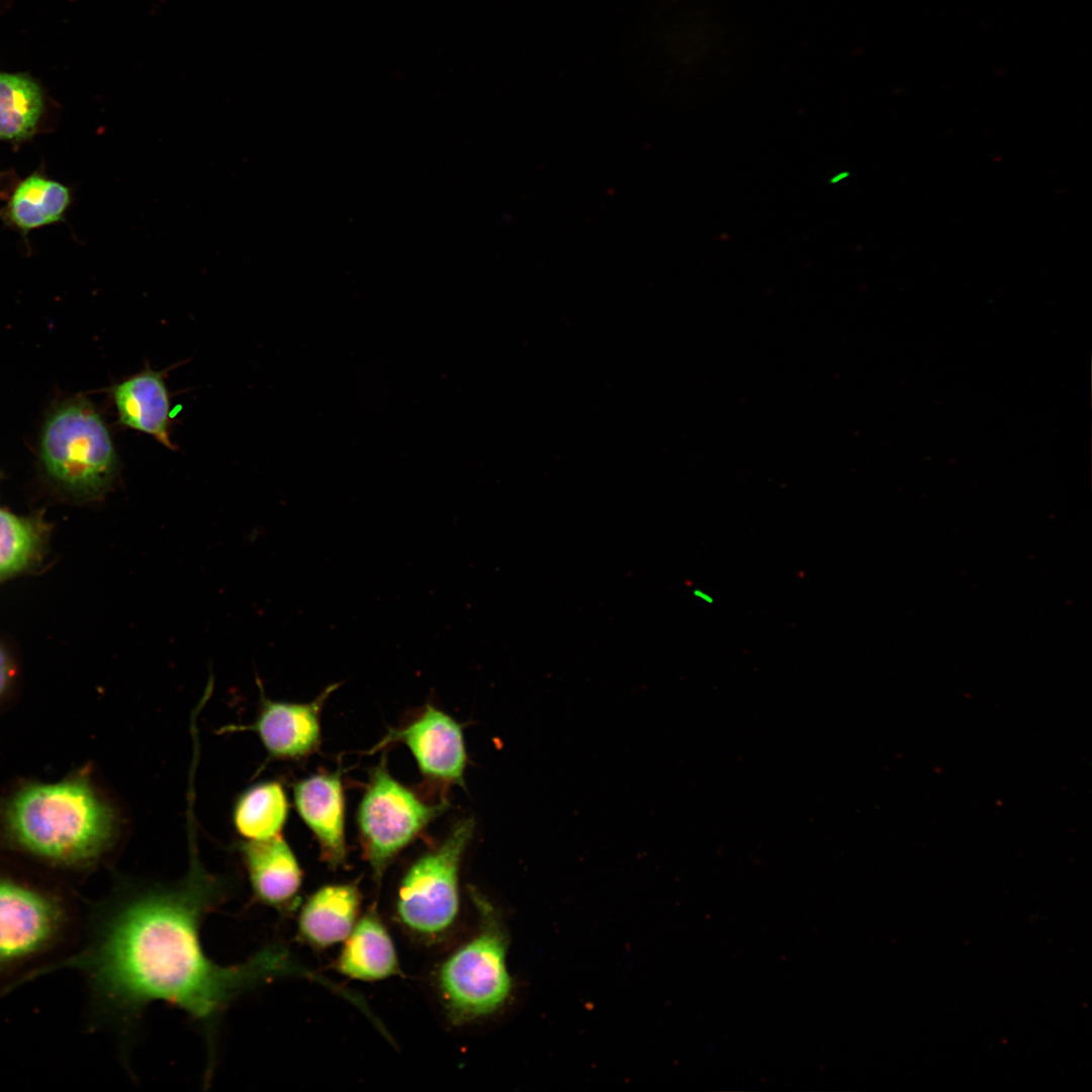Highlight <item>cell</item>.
Instances as JSON below:
<instances>
[{
  "label": "cell",
  "mask_w": 1092,
  "mask_h": 1092,
  "mask_svg": "<svg viewBox=\"0 0 1092 1092\" xmlns=\"http://www.w3.org/2000/svg\"><path fill=\"white\" fill-rule=\"evenodd\" d=\"M361 899L355 884L321 887L300 906L297 937L315 948H327L343 942L360 917Z\"/></svg>",
  "instance_id": "obj_12"
},
{
  "label": "cell",
  "mask_w": 1092,
  "mask_h": 1092,
  "mask_svg": "<svg viewBox=\"0 0 1092 1092\" xmlns=\"http://www.w3.org/2000/svg\"><path fill=\"white\" fill-rule=\"evenodd\" d=\"M196 833L195 819L188 813L189 866L182 879L120 883L94 906L83 946L25 979L62 969L79 971L96 1012L125 1037L152 1003L177 1007L203 1035L205 1078L210 1080L218 1029L229 1006L276 979L312 975L277 943L231 966L217 964L204 951L202 923L230 898L233 884L203 864Z\"/></svg>",
  "instance_id": "obj_1"
},
{
  "label": "cell",
  "mask_w": 1092,
  "mask_h": 1092,
  "mask_svg": "<svg viewBox=\"0 0 1092 1092\" xmlns=\"http://www.w3.org/2000/svg\"><path fill=\"white\" fill-rule=\"evenodd\" d=\"M4 823L21 849L69 868L94 864L117 831L113 807L83 775L19 788L5 806Z\"/></svg>",
  "instance_id": "obj_2"
},
{
  "label": "cell",
  "mask_w": 1092,
  "mask_h": 1092,
  "mask_svg": "<svg viewBox=\"0 0 1092 1092\" xmlns=\"http://www.w3.org/2000/svg\"><path fill=\"white\" fill-rule=\"evenodd\" d=\"M474 829L472 818L459 820L436 848L419 856L402 876L395 913L413 934L436 938L455 924L460 909V864Z\"/></svg>",
  "instance_id": "obj_5"
},
{
  "label": "cell",
  "mask_w": 1092,
  "mask_h": 1092,
  "mask_svg": "<svg viewBox=\"0 0 1092 1092\" xmlns=\"http://www.w3.org/2000/svg\"><path fill=\"white\" fill-rule=\"evenodd\" d=\"M71 914L60 896L0 876V974L57 946L70 926Z\"/></svg>",
  "instance_id": "obj_7"
},
{
  "label": "cell",
  "mask_w": 1092,
  "mask_h": 1092,
  "mask_svg": "<svg viewBox=\"0 0 1092 1092\" xmlns=\"http://www.w3.org/2000/svg\"><path fill=\"white\" fill-rule=\"evenodd\" d=\"M289 804L279 782L264 781L244 790L236 799L232 819L246 840H264L281 834Z\"/></svg>",
  "instance_id": "obj_15"
},
{
  "label": "cell",
  "mask_w": 1092,
  "mask_h": 1092,
  "mask_svg": "<svg viewBox=\"0 0 1092 1092\" xmlns=\"http://www.w3.org/2000/svg\"><path fill=\"white\" fill-rule=\"evenodd\" d=\"M402 742L428 778L464 784L466 750L461 725L445 712L427 705L423 713L401 729H391L373 750Z\"/></svg>",
  "instance_id": "obj_9"
},
{
  "label": "cell",
  "mask_w": 1092,
  "mask_h": 1092,
  "mask_svg": "<svg viewBox=\"0 0 1092 1092\" xmlns=\"http://www.w3.org/2000/svg\"><path fill=\"white\" fill-rule=\"evenodd\" d=\"M340 686L327 687L308 703L273 701L260 685V708L249 725H228L219 733L250 731L258 735L269 757L299 759L315 751L321 742L320 715L328 697Z\"/></svg>",
  "instance_id": "obj_8"
},
{
  "label": "cell",
  "mask_w": 1092,
  "mask_h": 1092,
  "mask_svg": "<svg viewBox=\"0 0 1092 1092\" xmlns=\"http://www.w3.org/2000/svg\"><path fill=\"white\" fill-rule=\"evenodd\" d=\"M13 676L11 658L3 645L0 644V699L6 694Z\"/></svg>",
  "instance_id": "obj_19"
},
{
  "label": "cell",
  "mask_w": 1092,
  "mask_h": 1092,
  "mask_svg": "<svg viewBox=\"0 0 1092 1092\" xmlns=\"http://www.w3.org/2000/svg\"><path fill=\"white\" fill-rule=\"evenodd\" d=\"M70 201L68 187L32 175L16 187L9 201L8 215L16 226L27 232L60 220Z\"/></svg>",
  "instance_id": "obj_17"
},
{
  "label": "cell",
  "mask_w": 1092,
  "mask_h": 1092,
  "mask_svg": "<svg viewBox=\"0 0 1092 1092\" xmlns=\"http://www.w3.org/2000/svg\"><path fill=\"white\" fill-rule=\"evenodd\" d=\"M119 423L174 448L169 437L170 399L163 374L144 370L112 389Z\"/></svg>",
  "instance_id": "obj_14"
},
{
  "label": "cell",
  "mask_w": 1092,
  "mask_h": 1092,
  "mask_svg": "<svg viewBox=\"0 0 1092 1092\" xmlns=\"http://www.w3.org/2000/svg\"><path fill=\"white\" fill-rule=\"evenodd\" d=\"M50 525L40 514L19 516L0 506V581L38 564Z\"/></svg>",
  "instance_id": "obj_16"
},
{
  "label": "cell",
  "mask_w": 1092,
  "mask_h": 1092,
  "mask_svg": "<svg viewBox=\"0 0 1092 1092\" xmlns=\"http://www.w3.org/2000/svg\"><path fill=\"white\" fill-rule=\"evenodd\" d=\"M476 931L439 966L437 986L450 1019L465 1024L492 1015L509 1001L508 933L502 916L476 889L469 890Z\"/></svg>",
  "instance_id": "obj_3"
},
{
  "label": "cell",
  "mask_w": 1092,
  "mask_h": 1092,
  "mask_svg": "<svg viewBox=\"0 0 1092 1092\" xmlns=\"http://www.w3.org/2000/svg\"><path fill=\"white\" fill-rule=\"evenodd\" d=\"M237 850L253 898L278 912L293 910L302 885V870L284 837L279 834L264 840L240 841Z\"/></svg>",
  "instance_id": "obj_10"
},
{
  "label": "cell",
  "mask_w": 1092,
  "mask_h": 1092,
  "mask_svg": "<svg viewBox=\"0 0 1092 1092\" xmlns=\"http://www.w3.org/2000/svg\"><path fill=\"white\" fill-rule=\"evenodd\" d=\"M40 460L59 488L81 499L102 496L117 470L109 431L83 397L65 400L49 415L41 433Z\"/></svg>",
  "instance_id": "obj_4"
},
{
  "label": "cell",
  "mask_w": 1092,
  "mask_h": 1092,
  "mask_svg": "<svg viewBox=\"0 0 1092 1092\" xmlns=\"http://www.w3.org/2000/svg\"><path fill=\"white\" fill-rule=\"evenodd\" d=\"M295 809L316 837L323 859L333 869L345 863V800L339 771L298 781L293 787Z\"/></svg>",
  "instance_id": "obj_11"
},
{
  "label": "cell",
  "mask_w": 1092,
  "mask_h": 1092,
  "mask_svg": "<svg viewBox=\"0 0 1092 1092\" xmlns=\"http://www.w3.org/2000/svg\"><path fill=\"white\" fill-rule=\"evenodd\" d=\"M43 109L39 85L25 74L0 72V140L32 134Z\"/></svg>",
  "instance_id": "obj_18"
},
{
  "label": "cell",
  "mask_w": 1092,
  "mask_h": 1092,
  "mask_svg": "<svg viewBox=\"0 0 1092 1092\" xmlns=\"http://www.w3.org/2000/svg\"><path fill=\"white\" fill-rule=\"evenodd\" d=\"M385 759L372 770L357 811V824L366 859L376 882L389 862L446 808L430 805L396 781Z\"/></svg>",
  "instance_id": "obj_6"
},
{
  "label": "cell",
  "mask_w": 1092,
  "mask_h": 1092,
  "mask_svg": "<svg viewBox=\"0 0 1092 1092\" xmlns=\"http://www.w3.org/2000/svg\"><path fill=\"white\" fill-rule=\"evenodd\" d=\"M336 969L345 977L363 982L385 980L400 974L393 939L376 909L360 916L343 941Z\"/></svg>",
  "instance_id": "obj_13"
}]
</instances>
